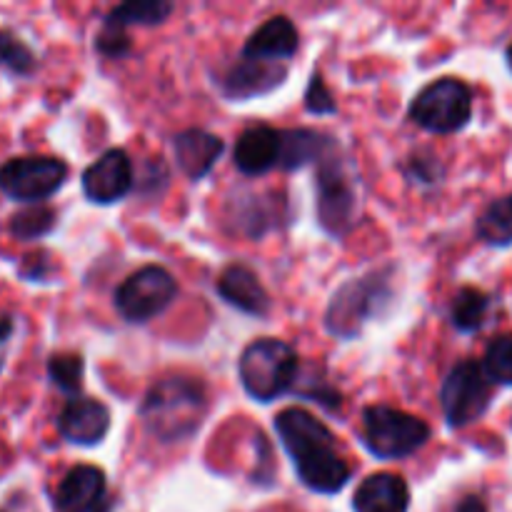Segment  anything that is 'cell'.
I'll list each match as a JSON object with an SVG mask.
<instances>
[{"mask_svg":"<svg viewBox=\"0 0 512 512\" xmlns=\"http://www.w3.org/2000/svg\"><path fill=\"white\" fill-rule=\"evenodd\" d=\"M285 453L305 488L320 495H335L350 483V465L335 450V438L315 415L303 408H285L275 418Z\"/></svg>","mask_w":512,"mask_h":512,"instance_id":"obj_1","label":"cell"},{"mask_svg":"<svg viewBox=\"0 0 512 512\" xmlns=\"http://www.w3.org/2000/svg\"><path fill=\"white\" fill-rule=\"evenodd\" d=\"M208 410V393L193 378H163L145 393L140 420L160 443H180L195 435Z\"/></svg>","mask_w":512,"mask_h":512,"instance_id":"obj_2","label":"cell"},{"mask_svg":"<svg viewBox=\"0 0 512 512\" xmlns=\"http://www.w3.org/2000/svg\"><path fill=\"white\" fill-rule=\"evenodd\" d=\"M298 353L293 345L275 338H260L243 350L238 363L245 393L258 403H270L290 393L298 380Z\"/></svg>","mask_w":512,"mask_h":512,"instance_id":"obj_3","label":"cell"},{"mask_svg":"<svg viewBox=\"0 0 512 512\" xmlns=\"http://www.w3.org/2000/svg\"><path fill=\"white\" fill-rule=\"evenodd\" d=\"M390 298H393V293H390L388 270L348 280L335 290L333 300L325 310V328L338 340L358 338L363 325L373 315H378L390 303Z\"/></svg>","mask_w":512,"mask_h":512,"instance_id":"obj_4","label":"cell"},{"mask_svg":"<svg viewBox=\"0 0 512 512\" xmlns=\"http://www.w3.org/2000/svg\"><path fill=\"white\" fill-rule=\"evenodd\" d=\"M360 200L358 175L345 165V160L335 158L333 148L318 163V220L323 230L333 238H343L358 223Z\"/></svg>","mask_w":512,"mask_h":512,"instance_id":"obj_5","label":"cell"},{"mask_svg":"<svg viewBox=\"0 0 512 512\" xmlns=\"http://www.w3.org/2000/svg\"><path fill=\"white\" fill-rule=\"evenodd\" d=\"M430 440V425L390 405L363 410V443L375 458L403 460L418 453Z\"/></svg>","mask_w":512,"mask_h":512,"instance_id":"obj_6","label":"cell"},{"mask_svg":"<svg viewBox=\"0 0 512 512\" xmlns=\"http://www.w3.org/2000/svg\"><path fill=\"white\" fill-rule=\"evenodd\" d=\"M408 115L428 133H458L473 118V90L460 78H440L415 95Z\"/></svg>","mask_w":512,"mask_h":512,"instance_id":"obj_7","label":"cell"},{"mask_svg":"<svg viewBox=\"0 0 512 512\" xmlns=\"http://www.w3.org/2000/svg\"><path fill=\"white\" fill-rule=\"evenodd\" d=\"M68 178L63 160L48 155H20L0 165V193L18 203L40 205L58 193Z\"/></svg>","mask_w":512,"mask_h":512,"instance_id":"obj_8","label":"cell"},{"mask_svg":"<svg viewBox=\"0 0 512 512\" xmlns=\"http://www.w3.org/2000/svg\"><path fill=\"white\" fill-rule=\"evenodd\" d=\"M178 295V280L160 265H143L115 290V308L128 323H148Z\"/></svg>","mask_w":512,"mask_h":512,"instance_id":"obj_9","label":"cell"},{"mask_svg":"<svg viewBox=\"0 0 512 512\" xmlns=\"http://www.w3.org/2000/svg\"><path fill=\"white\" fill-rule=\"evenodd\" d=\"M490 395V380L485 378L483 365L475 360L455 365L440 390V403L450 428H468L478 423L488 413Z\"/></svg>","mask_w":512,"mask_h":512,"instance_id":"obj_10","label":"cell"},{"mask_svg":"<svg viewBox=\"0 0 512 512\" xmlns=\"http://www.w3.org/2000/svg\"><path fill=\"white\" fill-rule=\"evenodd\" d=\"M133 163L120 148L105 150L83 173V193L95 205H113L133 190Z\"/></svg>","mask_w":512,"mask_h":512,"instance_id":"obj_11","label":"cell"},{"mask_svg":"<svg viewBox=\"0 0 512 512\" xmlns=\"http://www.w3.org/2000/svg\"><path fill=\"white\" fill-rule=\"evenodd\" d=\"M108 483L105 473L95 465H75L55 490V510L58 512H105L108 503Z\"/></svg>","mask_w":512,"mask_h":512,"instance_id":"obj_12","label":"cell"},{"mask_svg":"<svg viewBox=\"0 0 512 512\" xmlns=\"http://www.w3.org/2000/svg\"><path fill=\"white\" fill-rule=\"evenodd\" d=\"M58 430L73 445H83V448L98 445L110 430V410L93 398L70 400L60 410Z\"/></svg>","mask_w":512,"mask_h":512,"instance_id":"obj_13","label":"cell"},{"mask_svg":"<svg viewBox=\"0 0 512 512\" xmlns=\"http://www.w3.org/2000/svg\"><path fill=\"white\" fill-rule=\"evenodd\" d=\"M285 75H288V68L283 63H270V60L245 58L243 55L225 75L223 93L233 100L258 98V95L278 88Z\"/></svg>","mask_w":512,"mask_h":512,"instance_id":"obj_14","label":"cell"},{"mask_svg":"<svg viewBox=\"0 0 512 512\" xmlns=\"http://www.w3.org/2000/svg\"><path fill=\"white\" fill-rule=\"evenodd\" d=\"M235 168L243 175H265L278 168L280 160V135L270 125H253L243 130L233 150Z\"/></svg>","mask_w":512,"mask_h":512,"instance_id":"obj_15","label":"cell"},{"mask_svg":"<svg viewBox=\"0 0 512 512\" xmlns=\"http://www.w3.org/2000/svg\"><path fill=\"white\" fill-rule=\"evenodd\" d=\"M225 145L218 135L200 128H188L173 138V153L178 160V168L190 180H200L213 170L218 158L223 155Z\"/></svg>","mask_w":512,"mask_h":512,"instance_id":"obj_16","label":"cell"},{"mask_svg":"<svg viewBox=\"0 0 512 512\" xmlns=\"http://www.w3.org/2000/svg\"><path fill=\"white\" fill-rule=\"evenodd\" d=\"M220 298L240 313L265 318L270 313V295L248 265H230L218 280Z\"/></svg>","mask_w":512,"mask_h":512,"instance_id":"obj_17","label":"cell"},{"mask_svg":"<svg viewBox=\"0 0 512 512\" xmlns=\"http://www.w3.org/2000/svg\"><path fill=\"white\" fill-rule=\"evenodd\" d=\"M300 48L298 30H295L293 20L285 15H275L268 18L245 43L243 55L245 58L270 60V63H283V60L293 58Z\"/></svg>","mask_w":512,"mask_h":512,"instance_id":"obj_18","label":"cell"},{"mask_svg":"<svg viewBox=\"0 0 512 512\" xmlns=\"http://www.w3.org/2000/svg\"><path fill=\"white\" fill-rule=\"evenodd\" d=\"M410 488L400 475L375 473L355 490V512H408Z\"/></svg>","mask_w":512,"mask_h":512,"instance_id":"obj_19","label":"cell"},{"mask_svg":"<svg viewBox=\"0 0 512 512\" xmlns=\"http://www.w3.org/2000/svg\"><path fill=\"white\" fill-rule=\"evenodd\" d=\"M280 135V160L278 168L300 170L310 163H320L325 153L333 148V140L318 130L288 128L278 130Z\"/></svg>","mask_w":512,"mask_h":512,"instance_id":"obj_20","label":"cell"},{"mask_svg":"<svg viewBox=\"0 0 512 512\" xmlns=\"http://www.w3.org/2000/svg\"><path fill=\"white\" fill-rule=\"evenodd\" d=\"M490 310V295L478 288H460L450 303V323L458 333L473 335L485 325Z\"/></svg>","mask_w":512,"mask_h":512,"instance_id":"obj_21","label":"cell"},{"mask_svg":"<svg viewBox=\"0 0 512 512\" xmlns=\"http://www.w3.org/2000/svg\"><path fill=\"white\" fill-rule=\"evenodd\" d=\"M475 235L485 245H493V248H508V245H512V195H503V198L493 200L480 213L478 223H475Z\"/></svg>","mask_w":512,"mask_h":512,"instance_id":"obj_22","label":"cell"},{"mask_svg":"<svg viewBox=\"0 0 512 512\" xmlns=\"http://www.w3.org/2000/svg\"><path fill=\"white\" fill-rule=\"evenodd\" d=\"M173 13V3L165 0H130L120 3L105 15L103 23L115 25V28H128V25H158Z\"/></svg>","mask_w":512,"mask_h":512,"instance_id":"obj_23","label":"cell"},{"mask_svg":"<svg viewBox=\"0 0 512 512\" xmlns=\"http://www.w3.org/2000/svg\"><path fill=\"white\" fill-rule=\"evenodd\" d=\"M55 228V213L45 205H30V208L20 210L10 218L8 230L15 240H23V243H30V240H40Z\"/></svg>","mask_w":512,"mask_h":512,"instance_id":"obj_24","label":"cell"},{"mask_svg":"<svg viewBox=\"0 0 512 512\" xmlns=\"http://www.w3.org/2000/svg\"><path fill=\"white\" fill-rule=\"evenodd\" d=\"M83 358L73 353H58L48 360V378L50 383L65 395H75L83 388Z\"/></svg>","mask_w":512,"mask_h":512,"instance_id":"obj_25","label":"cell"},{"mask_svg":"<svg viewBox=\"0 0 512 512\" xmlns=\"http://www.w3.org/2000/svg\"><path fill=\"white\" fill-rule=\"evenodd\" d=\"M38 65L35 53L10 30H0V68L13 75H30Z\"/></svg>","mask_w":512,"mask_h":512,"instance_id":"obj_26","label":"cell"},{"mask_svg":"<svg viewBox=\"0 0 512 512\" xmlns=\"http://www.w3.org/2000/svg\"><path fill=\"white\" fill-rule=\"evenodd\" d=\"M483 373L490 383L512 388V335H500L485 350Z\"/></svg>","mask_w":512,"mask_h":512,"instance_id":"obj_27","label":"cell"},{"mask_svg":"<svg viewBox=\"0 0 512 512\" xmlns=\"http://www.w3.org/2000/svg\"><path fill=\"white\" fill-rule=\"evenodd\" d=\"M95 48L103 55H108V58H125L133 50V43H130L128 33L123 28L103 23L100 33L95 35Z\"/></svg>","mask_w":512,"mask_h":512,"instance_id":"obj_28","label":"cell"},{"mask_svg":"<svg viewBox=\"0 0 512 512\" xmlns=\"http://www.w3.org/2000/svg\"><path fill=\"white\" fill-rule=\"evenodd\" d=\"M305 110H308V113H313V115H333L335 110H338V105H335L330 90L325 88L323 75H320V73L310 75L308 93H305Z\"/></svg>","mask_w":512,"mask_h":512,"instance_id":"obj_29","label":"cell"},{"mask_svg":"<svg viewBox=\"0 0 512 512\" xmlns=\"http://www.w3.org/2000/svg\"><path fill=\"white\" fill-rule=\"evenodd\" d=\"M408 178L415 183H438L443 178V165L438 163L435 155H413L408 163Z\"/></svg>","mask_w":512,"mask_h":512,"instance_id":"obj_30","label":"cell"},{"mask_svg":"<svg viewBox=\"0 0 512 512\" xmlns=\"http://www.w3.org/2000/svg\"><path fill=\"white\" fill-rule=\"evenodd\" d=\"M50 255L48 253H33L25 255L20 263V278L25 280H45L50 275Z\"/></svg>","mask_w":512,"mask_h":512,"instance_id":"obj_31","label":"cell"},{"mask_svg":"<svg viewBox=\"0 0 512 512\" xmlns=\"http://www.w3.org/2000/svg\"><path fill=\"white\" fill-rule=\"evenodd\" d=\"M455 512H488V505H485V500L478 498V495H468V498L460 500Z\"/></svg>","mask_w":512,"mask_h":512,"instance_id":"obj_32","label":"cell"},{"mask_svg":"<svg viewBox=\"0 0 512 512\" xmlns=\"http://www.w3.org/2000/svg\"><path fill=\"white\" fill-rule=\"evenodd\" d=\"M13 330H15L13 318H10V315H0V345L8 343L10 335H13Z\"/></svg>","mask_w":512,"mask_h":512,"instance_id":"obj_33","label":"cell"},{"mask_svg":"<svg viewBox=\"0 0 512 512\" xmlns=\"http://www.w3.org/2000/svg\"><path fill=\"white\" fill-rule=\"evenodd\" d=\"M505 58H508V65H510V70H512V43H510L508 53H505Z\"/></svg>","mask_w":512,"mask_h":512,"instance_id":"obj_34","label":"cell"},{"mask_svg":"<svg viewBox=\"0 0 512 512\" xmlns=\"http://www.w3.org/2000/svg\"><path fill=\"white\" fill-rule=\"evenodd\" d=\"M0 370H3V360H0Z\"/></svg>","mask_w":512,"mask_h":512,"instance_id":"obj_35","label":"cell"}]
</instances>
